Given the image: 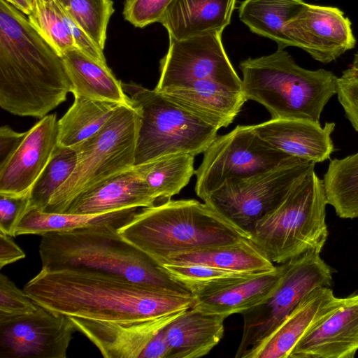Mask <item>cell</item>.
Segmentation results:
<instances>
[{"label": "cell", "mask_w": 358, "mask_h": 358, "mask_svg": "<svg viewBox=\"0 0 358 358\" xmlns=\"http://www.w3.org/2000/svg\"><path fill=\"white\" fill-rule=\"evenodd\" d=\"M62 59L74 96L127 104L131 102L106 63L97 61L79 49L64 53Z\"/></svg>", "instance_id": "26"}, {"label": "cell", "mask_w": 358, "mask_h": 358, "mask_svg": "<svg viewBox=\"0 0 358 358\" xmlns=\"http://www.w3.org/2000/svg\"><path fill=\"white\" fill-rule=\"evenodd\" d=\"M281 264L273 289L241 313L243 334L235 358H247L312 291L331 285L333 270L320 252H308Z\"/></svg>", "instance_id": "9"}, {"label": "cell", "mask_w": 358, "mask_h": 358, "mask_svg": "<svg viewBox=\"0 0 358 358\" xmlns=\"http://www.w3.org/2000/svg\"><path fill=\"white\" fill-rule=\"evenodd\" d=\"M30 191L23 194L0 193V231L15 237L17 224L29 206Z\"/></svg>", "instance_id": "38"}, {"label": "cell", "mask_w": 358, "mask_h": 358, "mask_svg": "<svg viewBox=\"0 0 358 358\" xmlns=\"http://www.w3.org/2000/svg\"><path fill=\"white\" fill-rule=\"evenodd\" d=\"M122 226L104 224L41 236L42 269L99 273L170 292L192 293L155 260L118 232Z\"/></svg>", "instance_id": "3"}, {"label": "cell", "mask_w": 358, "mask_h": 358, "mask_svg": "<svg viewBox=\"0 0 358 358\" xmlns=\"http://www.w3.org/2000/svg\"><path fill=\"white\" fill-rule=\"evenodd\" d=\"M336 94L343 107L358 108V69L352 66L337 78Z\"/></svg>", "instance_id": "40"}, {"label": "cell", "mask_w": 358, "mask_h": 358, "mask_svg": "<svg viewBox=\"0 0 358 358\" xmlns=\"http://www.w3.org/2000/svg\"><path fill=\"white\" fill-rule=\"evenodd\" d=\"M343 110L345 117L358 133V108H345Z\"/></svg>", "instance_id": "45"}, {"label": "cell", "mask_w": 358, "mask_h": 358, "mask_svg": "<svg viewBox=\"0 0 358 358\" xmlns=\"http://www.w3.org/2000/svg\"><path fill=\"white\" fill-rule=\"evenodd\" d=\"M236 0H173L160 23L169 38L185 39L222 32L231 19Z\"/></svg>", "instance_id": "23"}, {"label": "cell", "mask_w": 358, "mask_h": 358, "mask_svg": "<svg viewBox=\"0 0 358 358\" xmlns=\"http://www.w3.org/2000/svg\"><path fill=\"white\" fill-rule=\"evenodd\" d=\"M358 350V293L311 328L288 358H353Z\"/></svg>", "instance_id": "16"}, {"label": "cell", "mask_w": 358, "mask_h": 358, "mask_svg": "<svg viewBox=\"0 0 358 358\" xmlns=\"http://www.w3.org/2000/svg\"><path fill=\"white\" fill-rule=\"evenodd\" d=\"M120 104L83 96L58 120V145L72 148L96 134Z\"/></svg>", "instance_id": "29"}, {"label": "cell", "mask_w": 358, "mask_h": 358, "mask_svg": "<svg viewBox=\"0 0 358 358\" xmlns=\"http://www.w3.org/2000/svg\"><path fill=\"white\" fill-rule=\"evenodd\" d=\"M156 203V198L134 166L78 195L64 213L99 214L127 208L150 207Z\"/></svg>", "instance_id": "20"}, {"label": "cell", "mask_w": 358, "mask_h": 358, "mask_svg": "<svg viewBox=\"0 0 358 358\" xmlns=\"http://www.w3.org/2000/svg\"><path fill=\"white\" fill-rule=\"evenodd\" d=\"M327 203L343 219L358 218V152L329 164L323 176Z\"/></svg>", "instance_id": "31"}, {"label": "cell", "mask_w": 358, "mask_h": 358, "mask_svg": "<svg viewBox=\"0 0 358 358\" xmlns=\"http://www.w3.org/2000/svg\"><path fill=\"white\" fill-rule=\"evenodd\" d=\"M315 163L294 158L250 177L231 179L203 201L250 237L257 222L276 208Z\"/></svg>", "instance_id": "10"}, {"label": "cell", "mask_w": 358, "mask_h": 358, "mask_svg": "<svg viewBox=\"0 0 358 358\" xmlns=\"http://www.w3.org/2000/svg\"><path fill=\"white\" fill-rule=\"evenodd\" d=\"M341 301L330 287L315 289L247 358H288L299 341L332 313Z\"/></svg>", "instance_id": "17"}, {"label": "cell", "mask_w": 358, "mask_h": 358, "mask_svg": "<svg viewBox=\"0 0 358 358\" xmlns=\"http://www.w3.org/2000/svg\"><path fill=\"white\" fill-rule=\"evenodd\" d=\"M93 41L103 50L108 24L114 12L111 0H56Z\"/></svg>", "instance_id": "33"}, {"label": "cell", "mask_w": 358, "mask_h": 358, "mask_svg": "<svg viewBox=\"0 0 358 358\" xmlns=\"http://www.w3.org/2000/svg\"><path fill=\"white\" fill-rule=\"evenodd\" d=\"M46 1H53V0H46Z\"/></svg>", "instance_id": "47"}, {"label": "cell", "mask_w": 358, "mask_h": 358, "mask_svg": "<svg viewBox=\"0 0 358 358\" xmlns=\"http://www.w3.org/2000/svg\"><path fill=\"white\" fill-rule=\"evenodd\" d=\"M76 163L73 148L58 145L30 189L29 208L44 211L54 194L72 174Z\"/></svg>", "instance_id": "32"}, {"label": "cell", "mask_w": 358, "mask_h": 358, "mask_svg": "<svg viewBox=\"0 0 358 358\" xmlns=\"http://www.w3.org/2000/svg\"><path fill=\"white\" fill-rule=\"evenodd\" d=\"M124 92L140 115L134 166L173 154L203 153L219 129L164 94L131 82Z\"/></svg>", "instance_id": "7"}, {"label": "cell", "mask_w": 358, "mask_h": 358, "mask_svg": "<svg viewBox=\"0 0 358 358\" xmlns=\"http://www.w3.org/2000/svg\"><path fill=\"white\" fill-rule=\"evenodd\" d=\"M195 171L196 195L203 200L231 179L250 177L297 158L274 148L253 125H238L217 136Z\"/></svg>", "instance_id": "11"}, {"label": "cell", "mask_w": 358, "mask_h": 358, "mask_svg": "<svg viewBox=\"0 0 358 358\" xmlns=\"http://www.w3.org/2000/svg\"><path fill=\"white\" fill-rule=\"evenodd\" d=\"M76 331L68 315L38 306L35 313L0 320V358H66Z\"/></svg>", "instance_id": "13"}, {"label": "cell", "mask_w": 358, "mask_h": 358, "mask_svg": "<svg viewBox=\"0 0 358 358\" xmlns=\"http://www.w3.org/2000/svg\"><path fill=\"white\" fill-rule=\"evenodd\" d=\"M161 93L219 129L232 123L247 101L243 91L214 80H201Z\"/></svg>", "instance_id": "22"}, {"label": "cell", "mask_w": 358, "mask_h": 358, "mask_svg": "<svg viewBox=\"0 0 358 358\" xmlns=\"http://www.w3.org/2000/svg\"><path fill=\"white\" fill-rule=\"evenodd\" d=\"M25 15H29L34 9V0H6Z\"/></svg>", "instance_id": "44"}, {"label": "cell", "mask_w": 358, "mask_h": 358, "mask_svg": "<svg viewBox=\"0 0 358 358\" xmlns=\"http://www.w3.org/2000/svg\"><path fill=\"white\" fill-rule=\"evenodd\" d=\"M246 100L264 106L271 119H301L320 123L321 114L336 94L338 77L325 69L299 66L285 50L241 62Z\"/></svg>", "instance_id": "5"}, {"label": "cell", "mask_w": 358, "mask_h": 358, "mask_svg": "<svg viewBox=\"0 0 358 358\" xmlns=\"http://www.w3.org/2000/svg\"><path fill=\"white\" fill-rule=\"evenodd\" d=\"M71 85L62 57L28 17L0 0V106L43 118L66 99Z\"/></svg>", "instance_id": "2"}, {"label": "cell", "mask_w": 358, "mask_h": 358, "mask_svg": "<svg viewBox=\"0 0 358 358\" xmlns=\"http://www.w3.org/2000/svg\"><path fill=\"white\" fill-rule=\"evenodd\" d=\"M194 157L173 154L135 166L157 199L162 203L178 194L195 173Z\"/></svg>", "instance_id": "30"}, {"label": "cell", "mask_w": 358, "mask_h": 358, "mask_svg": "<svg viewBox=\"0 0 358 358\" xmlns=\"http://www.w3.org/2000/svg\"><path fill=\"white\" fill-rule=\"evenodd\" d=\"M140 115L132 101L120 104L93 136L72 147L77 163L43 212L66 213L73 200L96 184L134 166Z\"/></svg>", "instance_id": "8"}, {"label": "cell", "mask_w": 358, "mask_h": 358, "mask_svg": "<svg viewBox=\"0 0 358 358\" xmlns=\"http://www.w3.org/2000/svg\"><path fill=\"white\" fill-rule=\"evenodd\" d=\"M58 146L55 114L41 118L29 131L8 160L0 166V193L30 191Z\"/></svg>", "instance_id": "15"}, {"label": "cell", "mask_w": 358, "mask_h": 358, "mask_svg": "<svg viewBox=\"0 0 358 358\" xmlns=\"http://www.w3.org/2000/svg\"><path fill=\"white\" fill-rule=\"evenodd\" d=\"M327 196L315 169L298 180L282 202L260 219L250 239L273 262L320 252L328 236Z\"/></svg>", "instance_id": "6"}, {"label": "cell", "mask_w": 358, "mask_h": 358, "mask_svg": "<svg viewBox=\"0 0 358 358\" xmlns=\"http://www.w3.org/2000/svg\"><path fill=\"white\" fill-rule=\"evenodd\" d=\"M59 13L74 41L76 48L89 57L106 63L101 50L56 1Z\"/></svg>", "instance_id": "39"}, {"label": "cell", "mask_w": 358, "mask_h": 358, "mask_svg": "<svg viewBox=\"0 0 358 358\" xmlns=\"http://www.w3.org/2000/svg\"><path fill=\"white\" fill-rule=\"evenodd\" d=\"M24 257L25 253L11 236L0 231V268Z\"/></svg>", "instance_id": "42"}, {"label": "cell", "mask_w": 358, "mask_h": 358, "mask_svg": "<svg viewBox=\"0 0 358 358\" xmlns=\"http://www.w3.org/2000/svg\"><path fill=\"white\" fill-rule=\"evenodd\" d=\"M226 318L192 307L183 311L165 327L170 347L169 358H199L208 355L222 338Z\"/></svg>", "instance_id": "24"}, {"label": "cell", "mask_w": 358, "mask_h": 358, "mask_svg": "<svg viewBox=\"0 0 358 358\" xmlns=\"http://www.w3.org/2000/svg\"><path fill=\"white\" fill-rule=\"evenodd\" d=\"M161 266L172 278L183 285L192 295L230 278L259 274L196 264H163Z\"/></svg>", "instance_id": "35"}, {"label": "cell", "mask_w": 358, "mask_h": 358, "mask_svg": "<svg viewBox=\"0 0 358 358\" xmlns=\"http://www.w3.org/2000/svg\"><path fill=\"white\" fill-rule=\"evenodd\" d=\"M138 208H127L99 214H69L47 213L29 208L17 224L15 236L52 231H68L104 224L123 226L137 212Z\"/></svg>", "instance_id": "28"}, {"label": "cell", "mask_w": 358, "mask_h": 358, "mask_svg": "<svg viewBox=\"0 0 358 358\" xmlns=\"http://www.w3.org/2000/svg\"><path fill=\"white\" fill-rule=\"evenodd\" d=\"M36 304L7 276L0 274V320L35 313Z\"/></svg>", "instance_id": "36"}, {"label": "cell", "mask_w": 358, "mask_h": 358, "mask_svg": "<svg viewBox=\"0 0 358 358\" xmlns=\"http://www.w3.org/2000/svg\"><path fill=\"white\" fill-rule=\"evenodd\" d=\"M23 290L38 306L55 313L96 321L134 323L184 311L192 294L104 275L74 270L41 271Z\"/></svg>", "instance_id": "1"}, {"label": "cell", "mask_w": 358, "mask_h": 358, "mask_svg": "<svg viewBox=\"0 0 358 358\" xmlns=\"http://www.w3.org/2000/svg\"><path fill=\"white\" fill-rule=\"evenodd\" d=\"M26 132H17L8 126L0 128V166L3 165L18 148Z\"/></svg>", "instance_id": "41"}, {"label": "cell", "mask_w": 358, "mask_h": 358, "mask_svg": "<svg viewBox=\"0 0 358 358\" xmlns=\"http://www.w3.org/2000/svg\"><path fill=\"white\" fill-rule=\"evenodd\" d=\"M257 133L268 143L291 156L319 163L334 151L331 134L334 122L320 123L301 119H271L255 124Z\"/></svg>", "instance_id": "19"}, {"label": "cell", "mask_w": 358, "mask_h": 358, "mask_svg": "<svg viewBox=\"0 0 358 358\" xmlns=\"http://www.w3.org/2000/svg\"><path fill=\"white\" fill-rule=\"evenodd\" d=\"M306 3L303 0H244L238 8L239 18L251 31L284 50L294 46L285 34V25Z\"/></svg>", "instance_id": "27"}, {"label": "cell", "mask_w": 358, "mask_h": 358, "mask_svg": "<svg viewBox=\"0 0 358 358\" xmlns=\"http://www.w3.org/2000/svg\"><path fill=\"white\" fill-rule=\"evenodd\" d=\"M285 34L322 64L336 60L356 43L350 20L331 6L306 3L286 24Z\"/></svg>", "instance_id": "14"}, {"label": "cell", "mask_w": 358, "mask_h": 358, "mask_svg": "<svg viewBox=\"0 0 358 358\" xmlns=\"http://www.w3.org/2000/svg\"><path fill=\"white\" fill-rule=\"evenodd\" d=\"M214 80L243 91L242 80L234 70L222 41V32H210L185 39L169 38L160 61V76L155 90L184 87Z\"/></svg>", "instance_id": "12"}, {"label": "cell", "mask_w": 358, "mask_h": 358, "mask_svg": "<svg viewBox=\"0 0 358 358\" xmlns=\"http://www.w3.org/2000/svg\"><path fill=\"white\" fill-rule=\"evenodd\" d=\"M118 232L158 264L174 253L250 238L194 199H169L143 208Z\"/></svg>", "instance_id": "4"}, {"label": "cell", "mask_w": 358, "mask_h": 358, "mask_svg": "<svg viewBox=\"0 0 358 358\" xmlns=\"http://www.w3.org/2000/svg\"><path fill=\"white\" fill-rule=\"evenodd\" d=\"M165 327L159 330L154 336L141 354L139 358L169 357L170 347L166 338Z\"/></svg>", "instance_id": "43"}, {"label": "cell", "mask_w": 358, "mask_h": 358, "mask_svg": "<svg viewBox=\"0 0 358 358\" xmlns=\"http://www.w3.org/2000/svg\"><path fill=\"white\" fill-rule=\"evenodd\" d=\"M182 312L127 324L68 316L77 331L96 345L103 357L139 358L154 336Z\"/></svg>", "instance_id": "18"}, {"label": "cell", "mask_w": 358, "mask_h": 358, "mask_svg": "<svg viewBox=\"0 0 358 358\" xmlns=\"http://www.w3.org/2000/svg\"><path fill=\"white\" fill-rule=\"evenodd\" d=\"M163 264L203 265L248 273H262L276 268L274 263L250 238L174 253L159 263Z\"/></svg>", "instance_id": "25"}, {"label": "cell", "mask_w": 358, "mask_h": 358, "mask_svg": "<svg viewBox=\"0 0 358 358\" xmlns=\"http://www.w3.org/2000/svg\"><path fill=\"white\" fill-rule=\"evenodd\" d=\"M351 66L358 69V52L354 56Z\"/></svg>", "instance_id": "46"}, {"label": "cell", "mask_w": 358, "mask_h": 358, "mask_svg": "<svg viewBox=\"0 0 358 358\" xmlns=\"http://www.w3.org/2000/svg\"><path fill=\"white\" fill-rule=\"evenodd\" d=\"M172 1L126 0L123 15L131 24L142 28L155 22H160Z\"/></svg>", "instance_id": "37"}, {"label": "cell", "mask_w": 358, "mask_h": 358, "mask_svg": "<svg viewBox=\"0 0 358 358\" xmlns=\"http://www.w3.org/2000/svg\"><path fill=\"white\" fill-rule=\"evenodd\" d=\"M282 264L274 271L247 277L233 278L193 296L192 308L203 313L222 315L242 313L266 296L278 284Z\"/></svg>", "instance_id": "21"}, {"label": "cell", "mask_w": 358, "mask_h": 358, "mask_svg": "<svg viewBox=\"0 0 358 358\" xmlns=\"http://www.w3.org/2000/svg\"><path fill=\"white\" fill-rule=\"evenodd\" d=\"M27 17L39 34L60 56L77 48L59 13L56 0H34L33 11Z\"/></svg>", "instance_id": "34"}]
</instances>
